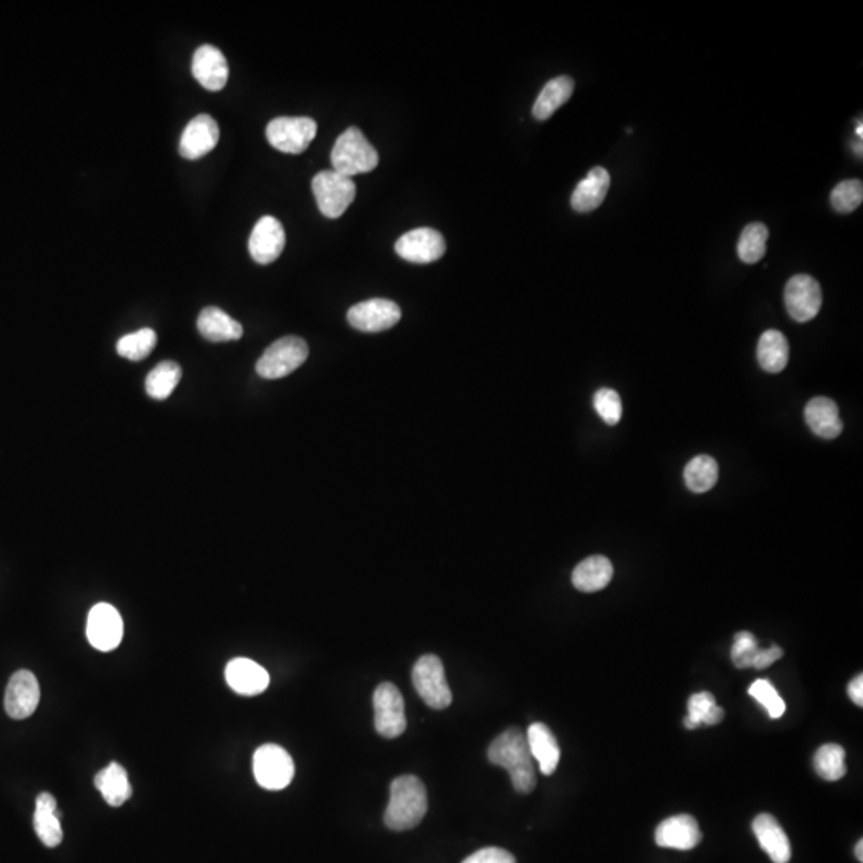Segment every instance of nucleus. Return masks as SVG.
<instances>
[{"instance_id": "37998d69", "label": "nucleus", "mask_w": 863, "mask_h": 863, "mask_svg": "<svg viewBox=\"0 0 863 863\" xmlns=\"http://www.w3.org/2000/svg\"><path fill=\"white\" fill-rule=\"evenodd\" d=\"M856 857H857V860H859V862H860V863H862V862H863V841H862V840H860V841H859V843H857V846H856Z\"/></svg>"}, {"instance_id": "6ab92c4d", "label": "nucleus", "mask_w": 863, "mask_h": 863, "mask_svg": "<svg viewBox=\"0 0 863 863\" xmlns=\"http://www.w3.org/2000/svg\"><path fill=\"white\" fill-rule=\"evenodd\" d=\"M227 685L240 696H258L269 686V673L256 662L237 657L226 667Z\"/></svg>"}, {"instance_id": "393cba45", "label": "nucleus", "mask_w": 863, "mask_h": 863, "mask_svg": "<svg viewBox=\"0 0 863 863\" xmlns=\"http://www.w3.org/2000/svg\"><path fill=\"white\" fill-rule=\"evenodd\" d=\"M55 796L44 792L37 796L36 812H34V828L37 836L47 848H56L63 841L60 812L56 809Z\"/></svg>"}, {"instance_id": "6e6552de", "label": "nucleus", "mask_w": 863, "mask_h": 863, "mask_svg": "<svg viewBox=\"0 0 863 863\" xmlns=\"http://www.w3.org/2000/svg\"><path fill=\"white\" fill-rule=\"evenodd\" d=\"M272 148L285 154H301L317 136V122L311 117H277L266 128Z\"/></svg>"}, {"instance_id": "58836bf2", "label": "nucleus", "mask_w": 863, "mask_h": 863, "mask_svg": "<svg viewBox=\"0 0 863 863\" xmlns=\"http://www.w3.org/2000/svg\"><path fill=\"white\" fill-rule=\"evenodd\" d=\"M758 651V641L750 632H739L734 637L731 659L737 669H752L753 657Z\"/></svg>"}, {"instance_id": "39448f33", "label": "nucleus", "mask_w": 863, "mask_h": 863, "mask_svg": "<svg viewBox=\"0 0 863 863\" xmlns=\"http://www.w3.org/2000/svg\"><path fill=\"white\" fill-rule=\"evenodd\" d=\"M312 192L323 216L336 219L346 213L357 195L354 179L335 170H323L312 179Z\"/></svg>"}, {"instance_id": "f704fd0d", "label": "nucleus", "mask_w": 863, "mask_h": 863, "mask_svg": "<svg viewBox=\"0 0 863 863\" xmlns=\"http://www.w3.org/2000/svg\"><path fill=\"white\" fill-rule=\"evenodd\" d=\"M832 207L838 213H852L862 205L863 183L860 179H846L838 184L830 195Z\"/></svg>"}, {"instance_id": "2f4dec72", "label": "nucleus", "mask_w": 863, "mask_h": 863, "mask_svg": "<svg viewBox=\"0 0 863 863\" xmlns=\"http://www.w3.org/2000/svg\"><path fill=\"white\" fill-rule=\"evenodd\" d=\"M768 227L763 223H752L745 227L737 243V255L745 264H755L766 255V243H768Z\"/></svg>"}, {"instance_id": "5701e85b", "label": "nucleus", "mask_w": 863, "mask_h": 863, "mask_svg": "<svg viewBox=\"0 0 863 863\" xmlns=\"http://www.w3.org/2000/svg\"><path fill=\"white\" fill-rule=\"evenodd\" d=\"M804 418L814 434L825 440L840 437L843 432V421L840 410L833 400L827 397L812 398L804 408Z\"/></svg>"}, {"instance_id": "f3484780", "label": "nucleus", "mask_w": 863, "mask_h": 863, "mask_svg": "<svg viewBox=\"0 0 863 863\" xmlns=\"http://www.w3.org/2000/svg\"><path fill=\"white\" fill-rule=\"evenodd\" d=\"M192 74L195 80L210 92L223 90L229 79L226 56L215 45H202L192 56Z\"/></svg>"}, {"instance_id": "79ce46f5", "label": "nucleus", "mask_w": 863, "mask_h": 863, "mask_svg": "<svg viewBox=\"0 0 863 863\" xmlns=\"http://www.w3.org/2000/svg\"><path fill=\"white\" fill-rule=\"evenodd\" d=\"M849 697H851L852 702L854 704L859 705V707H863V677L862 675H857L854 680L849 683L848 688Z\"/></svg>"}, {"instance_id": "cd10ccee", "label": "nucleus", "mask_w": 863, "mask_h": 863, "mask_svg": "<svg viewBox=\"0 0 863 863\" xmlns=\"http://www.w3.org/2000/svg\"><path fill=\"white\" fill-rule=\"evenodd\" d=\"M574 80L568 76L555 77L549 80L537 96L533 106V116L537 120H547L573 96Z\"/></svg>"}, {"instance_id": "4468645a", "label": "nucleus", "mask_w": 863, "mask_h": 863, "mask_svg": "<svg viewBox=\"0 0 863 863\" xmlns=\"http://www.w3.org/2000/svg\"><path fill=\"white\" fill-rule=\"evenodd\" d=\"M40 702V686L34 673L18 670L5 689V712L13 720H26L36 712Z\"/></svg>"}, {"instance_id": "f03ea898", "label": "nucleus", "mask_w": 863, "mask_h": 863, "mask_svg": "<svg viewBox=\"0 0 863 863\" xmlns=\"http://www.w3.org/2000/svg\"><path fill=\"white\" fill-rule=\"evenodd\" d=\"M427 790L418 777L402 776L390 784V800L384 812V824L394 832L418 827L426 816Z\"/></svg>"}, {"instance_id": "c9c22d12", "label": "nucleus", "mask_w": 863, "mask_h": 863, "mask_svg": "<svg viewBox=\"0 0 863 863\" xmlns=\"http://www.w3.org/2000/svg\"><path fill=\"white\" fill-rule=\"evenodd\" d=\"M750 696L753 699L758 700L761 705H763L764 710L769 713L772 720H777L780 716L784 715L785 712V702L782 700V697L777 694L776 688L772 686L771 681L769 680H756L750 689Z\"/></svg>"}, {"instance_id": "7ed1b4c3", "label": "nucleus", "mask_w": 863, "mask_h": 863, "mask_svg": "<svg viewBox=\"0 0 863 863\" xmlns=\"http://www.w3.org/2000/svg\"><path fill=\"white\" fill-rule=\"evenodd\" d=\"M378 164V151L357 127H349L343 135H339L335 148L331 151L333 170L349 178L373 172Z\"/></svg>"}, {"instance_id": "9d476101", "label": "nucleus", "mask_w": 863, "mask_h": 863, "mask_svg": "<svg viewBox=\"0 0 863 863\" xmlns=\"http://www.w3.org/2000/svg\"><path fill=\"white\" fill-rule=\"evenodd\" d=\"M402 319L398 304L389 299H368L355 304L347 312L350 327L363 333H379L394 328Z\"/></svg>"}, {"instance_id": "4be33fe9", "label": "nucleus", "mask_w": 863, "mask_h": 863, "mask_svg": "<svg viewBox=\"0 0 863 863\" xmlns=\"http://www.w3.org/2000/svg\"><path fill=\"white\" fill-rule=\"evenodd\" d=\"M526 739H528L529 752L533 755V760L539 764V771L544 776H552L560 763L561 756L557 737L553 736L549 726L534 723L529 726Z\"/></svg>"}, {"instance_id": "a878e982", "label": "nucleus", "mask_w": 863, "mask_h": 863, "mask_svg": "<svg viewBox=\"0 0 863 863\" xmlns=\"http://www.w3.org/2000/svg\"><path fill=\"white\" fill-rule=\"evenodd\" d=\"M95 787L100 790L104 801L112 808H119L133 795L127 771L119 763L108 764L103 771L98 772L95 776Z\"/></svg>"}, {"instance_id": "423d86ee", "label": "nucleus", "mask_w": 863, "mask_h": 863, "mask_svg": "<svg viewBox=\"0 0 863 863\" xmlns=\"http://www.w3.org/2000/svg\"><path fill=\"white\" fill-rule=\"evenodd\" d=\"M255 779L266 790H283L295 777V763L290 753L280 745L266 744L259 747L253 756Z\"/></svg>"}, {"instance_id": "e433bc0d", "label": "nucleus", "mask_w": 863, "mask_h": 863, "mask_svg": "<svg viewBox=\"0 0 863 863\" xmlns=\"http://www.w3.org/2000/svg\"><path fill=\"white\" fill-rule=\"evenodd\" d=\"M593 406L600 414V418L609 424L616 426L622 418V400L613 389H600L593 397Z\"/></svg>"}, {"instance_id": "dca6fc26", "label": "nucleus", "mask_w": 863, "mask_h": 863, "mask_svg": "<svg viewBox=\"0 0 863 863\" xmlns=\"http://www.w3.org/2000/svg\"><path fill=\"white\" fill-rule=\"evenodd\" d=\"M219 141V127L216 120L208 114H200L184 128L179 141V154L187 160H199L216 148Z\"/></svg>"}, {"instance_id": "4c0bfd02", "label": "nucleus", "mask_w": 863, "mask_h": 863, "mask_svg": "<svg viewBox=\"0 0 863 863\" xmlns=\"http://www.w3.org/2000/svg\"><path fill=\"white\" fill-rule=\"evenodd\" d=\"M716 705L715 697L712 692H697L694 696L689 697L688 716H686L685 728L697 729L704 724L708 712Z\"/></svg>"}, {"instance_id": "c03bdc74", "label": "nucleus", "mask_w": 863, "mask_h": 863, "mask_svg": "<svg viewBox=\"0 0 863 863\" xmlns=\"http://www.w3.org/2000/svg\"><path fill=\"white\" fill-rule=\"evenodd\" d=\"M856 133H857V136H859V140H862V138H863V135H862L863 125L862 124H859V127H857V130H856Z\"/></svg>"}, {"instance_id": "c756f323", "label": "nucleus", "mask_w": 863, "mask_h": 863, "mask_svg": "<svg viewBox=\"0 0 863 863\" xmlns=\"http://www.w3.org/2000/svg\"><path fill=\"white\" fill-rule=\"evenodd\" d=\"M718 482V464L712 456L700 454L688 462L685 483L692 493L702 494L712 490Z\"/></svg>"}, {"instance_id": "0eeeda50", "label": "nucleus", "mask_w": 863, "mask_h": 863, "mask_svg": "<svg viewBox=\"0 0 863 863\" xmlns=\"http://www.w3.org/2000/svg\"><path fill=\"white\" fill-rule=\"evenodd\" d=\"M413 685L430 708L443 710L450 707L453 694L446 681L442 661L434 654L422 656L414 664Z\"/></svg>"}, {"instance_id": "2eb2a0df", "label": "nucleus", "mask_w": 863, "mask_h": 863, "mask_svg": "<svg viewBox=\"0 0 863 863\" xmlns=\"http://www.w3.org/2000/svg\"><path fill=\"white\" fill-rule=\"evenodd\" d=\"M285 243H287V237L279 219L274 216H263L253 227L248 240V250L256 263L271 264L282 255Z\"/></svg>"}, {"instance_id": "ea45409f", "label": "nucleus", "mask_w": 863, "mask_h": 863, "mask_svg": "<svg viewBox=\"0 0 863 863\" xmlns=\"http://www.w3.org/2000/svg\"><path fill=\"white\" fill-rule=\"evenodd\" d=\"M462 863H517V860L506 849L485 848L467 857Z\"/></svg>"}, {"instance_id": "b1692460", "label": "nucleus", "mask_w": 863, "mask_h": 863, "mask_svg": "<svg viewBox=\"0 0 863 863\" xmlns=\"http://www.w3.org/2000/svg\"><path fill=\"white\" fill-rule=\"evenodd\" d=\"M200 335L211 343H227L237 341L243 336V327L231 315L221 311L219 307H205L197 319Z\"/></svg>"}, {"instance_id": "473e14b6", "label": "nucleus", "mask_w": 863, "mask_h": 863, "mask_svg": "<svg viewBox=\"0 0 863 863\" xmlns=\"http://www.w3.org/2000/svg\"><path fill=\"white\" fill-rule=\"evenodd\" d=\"M817 774L828 782H836L846 776V752L838 744H825L814 756Z\"/></svg>"}, {"instance_id": "412c9836", "label": "nucleus", "mask_w": 863, "mask_h": 863, "mask_svg": "<svg viewBox=\"0 0 863 863\" xmlns=\"http://www.w3.org/2000/svg\"><path fill=\"white\" fill-rule=\"evenodd\" d=\"M611 186V176L603 167H595L587 173L581 183L577 184L571 195V207L577 213H590L597 210L605 202Z\"/></svg>"}, {"instance_id": "a211bd4d", "label": "nucleus", "mask_w": 863, "mask_h": 863, "mask_svg": "<svg viewBox=\"0 0 863 863\" xmlns=\"http://www.w3.org/2000/svg\"><path fill=\"white\" fill-rule=\"evenodd\" d=\"M702 841L697 820L688 814L673 816L664 820L656 830V843L661 848L691 851Z\"/></svg>"}, {"instance_id": "7c9ffc66", "label": "nucleus", "mask_w": 863, "mask_h": 863, "mask_svg": "<svg viewBox=\"0 0 863 863\" xmlns=\"http://www.w3.org/2000/svg\"><path fill=\"white\" fill-rule=\"evenodd\" d=\"M181 376H183V371H181V366L178 363H159L146 378V392H148L149 397L156 398V400H167L178 386Z\"/></svg>"}, {"instance_id": "9b49d317", "label": "nucleus", "mask_w": 863, "mask_h": 863, "mask_svg": "<svg viewBox=\"0 0 863 863\" xmlns=\"http://www.w3.org/2000/svg\"><path fill=\"white\" fill-rule=\"evenodd\" d=\"M785 306L793 320L800 323L816 319L822 307V290L811 275H793L785 287Z\"/></svg>"}, {"instance_id": "ddd939ff", "label": "nucleus", "mask_w": 863, "mask_h": 863, "mask_svg": "<svg viewBox=\"0 0 863 863\" xmlns=\"http://www.w3.org/2000/svg\"><path fill=\"white\" fill-rule=\"evenodd\" d=\"M87 638L98 651L109 653L124 638V621L119 611L108 603L93 606L88 614Z\"/></svg>"}, {"instance_id": "c85d7f7f", "label": "nucleus", "mask_w": 863, "mask_h": 863, "mask_svg": "<svg viewBox=\"0 0 863 863\" xmlns=\"http://www.w3.org/2000/svg\"><path fill=\"white\" fill-rule=\"evenodd\" d=\"M756 357L764 371L768 373L784 371L790 358V346L784 333L777 330L764 331L758 343Z\"/></svg>"}, {"instance_id": "1a4fd4ad", "label": "nucleus", "mask_w": 863, "mask_h": 863, "mask_svg": "<svg viewBox=\"0 0 863 863\" xmlns=\"http://www.w3.org/2000/svg\"><path fill=\"white\" fill-rule=\"evenodd\" d=\"M374 726L379 736L395 739L406 729L405 702L402 692L392 683H382L373 696Z\"/></svg>"}, {"instance_id": "f8f14e48", "label": "nucleus", "mask_w": 863, "mask_h": 863, "mask_svg": "<svg viewBox=\"0 0 863 863\" xmlns=\"http://www.w3.org/2000/svg\"><path fill=\"white\" fill-rule=\"evenodd\" d=\"M395 251L410 263H434L445 255V237L432 227H419L403 234L395 243Z\"/></svg>"}, {"instance_id": "aec40b11", "label": "nucleus", "mask_w": 863, "mask_h": 863, "mask_svg": "<svg viewBox=\"0 0 863 863\" xmlns=\"http://www.w3.org/2000/svg\"><path fill=\"white\" fill-rule=\"evenodd\" d=\"M753 833L758 838L761 849L768 854L774 863H788L792 859V846L784 828L780 827L776 817L771 814H760L753 820Z\"/></svg>"}, {"instance_id": "f257e3e1", "label": "nucleus", "mask_w": 863, "mask_h": 863, "mask_svg": "<svg viewBox=\"0 0 863 863\" xmlns=\"http://www.w3.org/2000/svg\"><path fill=\"white\" fill-rule=\"evenodd\" d=\"M488 760L509 772L518 793L533 792L537 784L536 768L528 739L521 729L509 728L496 737L488 748Z\"/></svg>"}, {"instance_id": "72a5a7b5", "label": "nucleus", "mask_w": 863, "mask_h": 863, "mask_svg": "<svg viewBox=\"0 0 863 863\" xmlns=\"http://www.w3.org/2000/svg\"><path fill=\"white\" fill-rule=\"evenodd\" d=\"M157 346V333L151 328H141L140 331L132 333V335L124 336L117 343V354L120 357L128 358L132 362H141L144 358L151 355L154 347Z\"/></svg>"}, {"instance_id": "bb28decb", "label": "nucleus", "mask_w": 863, "mask_h": 863, "mask_svg": "<svg viewBox=\"0 0 863 863\" xmlns=\"http://www.w3.org/2000/svg\"><path fill=\"white\" fill-rule=\"evenodd\" d=\"M614 568L611 561L601 555L585 558L573 571V585L585 593L605 589L613 579Z\"/></svg>"}, {"instance_id": "a19ab883", "label": "nucleus", "mask_w": 863, "mask_h": 863, "mask_svg": "<svg viewBox=\"0 0 863 863\" xmlns=\"http://www.w3.org/2000/svg\"><path fill=\"white\" fill-rule=\"evenodd\" d=\"M782 657H784V649L779 648V646H772V648L768 649L758 648L755 657H753L752 669H768L769 665L779 661Z\"/></svg>"}, {"instance_id": "20e7f679", "label": "nucleus", "mask_w": 863, "mask_h": 863, "mask_svg": "<svg viewBox=\"0 0 863 863\" xmlns=\"http://www.w3.org/2000/svg\"><path fill=\"white\" fill-rule=\"evenodd\" d=\"M309 357V347L298 336H285L264 350L256 363V373L264 379L285 378L298 370Z\"/></svg>"}]
</instances>
